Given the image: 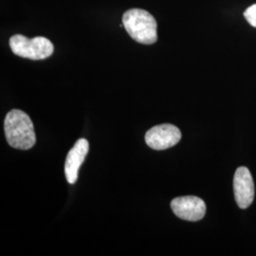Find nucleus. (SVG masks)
I'll use <instances>...</instances> for the list:
<instances>
[{"label":"nucleus","mask_w":256,"mask_h":256,"mask_svg":"<svg viewBox=\"0 0 256 256\" xmlns=\"http://www.w3.org/2000/svg\"><path fill=\"white\" fill-rule=\"evenodd\" d=\"M4 129L8 144L14 148L28 150L36 142L34 124L22 110L10 111L4 122Z\"/></svg>","instance_id":"nucleus-1"},{"label":"nucleus","mask_w":256,"mask_h":256,"mask_svg":"<svg viewBox=\"0 0 256 256\" xmlns=\"http://www.w3.org/2000/svg\"><path fill=\"white\" fill-rule=\"evenodd\" d=\"M122 24L128 34L144 45L156 42V21L146 10L130 9L122 16Z\"/></svg>","instance_id":"nucleus-2"},{"label":"nucleus","mask_w":256,"mask_h":256,"mask_svg":"<svg viewBox=\"0 0 256 256\" xmlns=\"http://www.w3.org/2000/svg\"><path fill=\"white\" fill-rule=\"evenodd\" d=\"M10 46L14 54L32 60L46 59L52 56L54 50V44L46 37L28 39L21 34L10 37Z\"/></svg>","instance_id":"nucleus-3"},{"label":"nucleus","mask_w":256,"mask_h":256,"mask_svg":"<svg viewBox=\"0 0 256 256\" xmlns=\"http://www.w3.org/2000/svg\"><path fill=\"white\" fill-rule=\"evenodd\" d=\"M182 138V132L173 124H160L149 129L146 134L147 146L154 150H165L174 146Z\"/></svg>","instance_id":"nucleus-4"},{"label":"nucleus","mask_w":256,"mask_h":256,"mask_svg":"<svg viewBox=\"0 0 256 256\" xmlns=\"http://www.w3.org/2000/svg\"><path fill=\"white\" fill-rule=\"evenodd\" d=\"M171 208L178 218L192 222L202 220L206 214L205 202L192 196L174 198L171 202Z\"/></svg>","instance_id":"nucleus-5"},{"label":"nucleus","mask_w":256,"mask_h":256,"mask_svg":"<svg viewBox=\"0 0 256 256\" xmlns=\"http://www.w3.org/2000/svg\"><path fill=\"white\" fill-rule=\"evenodd\" d=\"M234 191L238 206L247 209L254 198V183L247 167H239L234 174Z\"/></svg>","instance_id":"nucleus-6"},{"label":"nucleus","mask_w":256,"mask_h":256,"mask_svg":"<svg viewBox=\"0 0 256 256\" xmlns=\"http://www.w3.org/2000/svg\"><path fill=\"white\" fill-rule=\"evenodd\" d=\"M90 150V144L86 138H79L68 152L64 164V174L68 182L74 184L78 178V172Z\"/></svg>","instance_id":"nucleus-7"},{"label":"nucleus","mask_w":256,"mask_h":256,"mask_svg":"<svg viewBox=\"0 0 256 256\" xmlns=\"http://www.w3.org/2000/svg\"><path fill=\"white\" fill-rule=\"evenodd\" d=\"M244 18L250 26L256 28V4H254L247 8L244 12Z\"/></svg>","instance_id":"nucleus-8"}]
</instances>
